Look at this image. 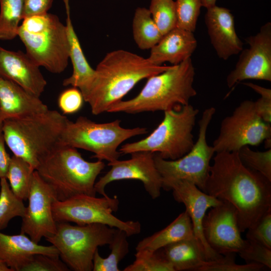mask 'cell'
Listing matches in <instances>:
<instances>
[{
  "instance_id": "42",
  "label": "cell",
  "mask_w": 271,
  "mask_h": 271,
  "mask_svg": "<svg viewBox=\"0 0 271 271\" xmlns=\"http://www.w3.org/2000/svg\"><path fill=\"white\" fill-rule=\"evenodd\" d=\"M5 141L3 132L0 133V179L6 178L11 161V157L5 149Z\"/></svg>"
},
{
  "instance_id": "25",
  "label": "cell",
  "mask_w": 271,
  "mask_h": 271,
  "mask_svg": "<svg viewBox=\"0 0 271 271\" xmlns=\"http://www.w3.org/2000/svg\"><path fill=\"white\" fill-rule=\"evenodd\" d=\"M193 237L192 223L185 210L165 228L140 241L136 250L153 252L170 244Z\"/></svg>"
},
{
  "instance_id": "35",
  "label": "cell",
  "mask_w": 271,
  "mask_h": 271,
  "mask_svg": "<svg viewBox=\"0 0 271 271\" xmlns=\"http://www.w3.org/2000/svg\"><path fill=\"white\" fill-rule=\"evenodd\" d=\"M235 253L222 255L211 260H206L198 271H260L266 268L264 265L254 262L237 264Z\"/></svg>"
},
{
  "instance_id": "1",
  "label": "cell",
  "mask_w": 271,
  "mask_h": 271,
  "mask_svg": "<svg viewBox=\"0 0 271 271\" xmlns=\"http://www.w3.org/2000/svg\"><path fill=\"white\" fill-rule=\"evenodd\" d=\"M204 192L235 208L241 233L271 210V181L246 167L238 152L216 153Z\"/></svg>"
},
{
  "instance_id": "36",
  "label": "cell",
  "mask_w": 271,
  "mask_h": 271,
  "mask_svg": "<svg viewBox=\"0 0 271 271\" xmlns=\"http://www.w3.org/2000/svg\"><path fill=\"white\" fill-rule=\"evenodd\" d=\"M70 269L59 256L35 254L29 257L20 271H68Z\"/></svg>"
},
{
  "instance_id": "18",
  "label": "cell",
  "mask_w": 271,
  "mask_h": 271,
  "mask_svg": "<svg viewBox=\"0 0 271 271\" xmlns=\"http://www.w3.org/2000/svg\"><path fill=\"white\" fill-rule=\"evenodd\" d=\"M39 67L26 53L8 50L0 46V76L38 97L47 85Z\"/></svg>"
},
{
  "instance_id": "26",
  "label": "cell",
  "mask_w": 271,
  "mask_h": 271,
  "mask_svg": "<svg viewBox=\"0 0 271 271\" xmlns=\"http://www.w3.org/2000/svg\"><path fill=\"white\" fill-rule=\"evenodd\" d=\"M134 40L140 49H151L161 39L163 35L157 27L149 9H136L132 21Z\"/></svg>"
},
{
  "instance_id": "27",
  "label": "cell",
  "mask_w": 271,
  "mask_h": 271,
  "mask_svg": "<svg viewBox=\"0 0 271 271\" xmlns=\"http://www.w3.org/2000/svg\"><path fill=\"white\" fill-rule=\"evenodd\" d=\"M128 237L126 232L115 228L112 239L108 244L110 252L106 258L101 257L96 250L93 259V271H119V262L129 251Z\"/></svg>"
},
{
  "instance_id": "38",
  "label": "cell",
  "mask_w": 271,
  "mask_h": 271,
  "mask_svg": "<svg viewBox=\"0 0 271 271\" xmlns=\"http://www.w3.org/2000/svg\"><path fill=\"white\" fill-rule=\"evenodd\" d=\"M247 230L246 239L257 241L271 248V210Z\"/></svg>"
},
{
  "instance_id": "41",
  "label": "cell",
  "mask_w": 271,
  "mask_h": 271,
  "mask_svg": "<svg viewBox=\"0 0 271 271\" xmlns=\"http://www.w3.org/2000/svg\"><path fill=\"white\" fill-rule=\"evenodd\" d=\"M53 0H24V18L48 13Z\"/></svg>"
},
{
  "instance_id": "22",
  "label": "cell",
  "mask_w": 271,
  "mask_h": 271,
  "mask_svg": "<svg viewBox=\"0 0 271 271\" xmlns=\"http://www.w3.org/2000/svg\"><path fill=\"white\" fill-rule=\"evenodd\" d=\"M35 254L59 256L58 250L52 245L39 244L22 233L8 235L0 231V260L12 271H20L29 257Z\"/></svg>"
},
{
  "instance_id": "8",
  "label": "cell",
  "mask_w": 271,
  "mask_h": 271,
  "mask_svg": "<svg viewBox=\"0 0 271 271\" xmlns=\"http://www.w3.org/2000/svg\"><path fill=\"white\" fill-rule=\"evenodd\" d=\"M121 121L116 119L97 123L85 116L75 121H67L60 137L59 145L81 149L93 153V158L108 163L118 160L119 146L132 137L147 133L145 127H123Z\"/></svg>"
},
{
  "instance_id": "24",
  "label": "cell",
  "mask_w": 271,
  "mask_h": 271,
  "mask_svg": "<svg viewBox=\"0 0 271 271\" xmlns=\"http://www.w3.org/2000/svg\"><path fill=\"white\" fill-rule=\"evenodd\" d=\"M174 271L196 270L207 260L195 237L168 245L158 250Z\"/></svg>"
},
{
  "instance_id": "21",
  "label": "cell",
  "mask_w": 271,
  "mask_h": 271,
  "mask_svg": "<svg viewBox=\"0 0 271 271\" xmlns=\"http://www.w3.org/2000/svg\"><path fill=\"white\" fill-rule=\"evenodd\" d=\"M197 46L193 32L176 27L164 35L151 49L148 59L158 65L166 62L177 65L191 58Z\"/></svg>"
},
{
  "instance_id": "31",
  "label": "cell",
  "mask_w": 271,
  "mask_h": 271,
  "mask_svg": "<svg viewBox=\"0 0 271 271\" xmlns=\"http://www.w3.org/2000/svg\"><path fill=\"white\" fill-rule=\"evenodd\" d=\"M149 10L163 35L176 27V7L174 0H151Z\"/></svg>"
},
{
  "instance_id": "32",
  "label": "cell",
  "mask_w": 271,
  "mask_h": 271,
  "mask_svg": "<svg viewBox=\"0 0 271 271\" xmlns=\"http://www.w3.org/2000/svg\"><path fill=\"white\" fill-rule=\"evenodd\" d=\"M242 163L248 168L258 172L271 181V149L255 151L244 146L238 152Z\"/></svg>"
},
{
  "instance_id": "6",
  "label": "cell",
  "mask_w": 271,
  "mask_h": 271,
  "mask_svg": "<svg viewBox=\"0 0 271 271\" xmlns=\"http://www.w3.org/2000/svg\"><path fill=\"white\" fill-rule=\"evenodd\" d=\"M18 36L26 53L39 67L56 74L67 68L69 49L66 27L56 15L47 13L24 18Z\"/></svg>"
},
{
  "instance_id": "23",
  "label": "cell",
  "mask_w": 271,
  "mask_h": 271,
  "mask_svg": "<svg viewBox=\"0 0 271 271\" xmlns=\"http://www.w3.org/2000/svg\"><path fill=\"white\" fill-rule=\"evenodd\" d=\"M66 14V27L69 44V57L72 66V75L63 81L64 86H71L78 88L81 92L91 83L95 74L87 61L79 39L74 29L70 17L69 0H63Z\"/></svg>"
},
{
  "instance_id": "2",
  "label": "cell",
  "mask_w": 271,
  "mask_h": 271,
  "mask_svg": "<svg viewBox=\"0 0 271 271\" xmlns=\"http://www.w3.org/2000/svg\"><path fill=\"white\" fill-rule=\"evenodd\" d=\"M170 67L156 65L129 51L114 50L98 64L92 81L81 93L92 113L97 115L121 100L139 82Z\"/></svg>"
},
{
  "instance_id": "39",
  "label": "cell",
  "mask_w": 271,
  "mask_h": 271,
  "mask_svg": "<svg viewBox=\"0 0 271 271\" xmlns=\"http://www.w3.org/2000/svg\"><path fill=\"white\" fill-rule=\"evenodd\" d=\"M84 98L81 91L72 87L62 91L58 98V105L63 114H73L83 106Z\"/></svg>"
},
{
  "instance_id": "19",
  "label": "cell",
  "mask_w": 271,
  "mask_h": 271,
  "mask_svg": "<svg viewBox=\"0 0 271 271\" xmlns=\"http://www.w3.org/2000/svg\"><path fill=\"white\" fill-rule=\"evenodd\" d=\"M204 21L211 43L219 58L226 60L239 54L243 43L236 32L234 16L229 9L217 5L207 9Z\"/></svg>"
},
{
  "instance_id": "10",
  "label": "cell",
  "mask_w": 271,
  "mask_h": 271,
  "mask_svg": "<svg viewBox=\"0 0 271 271\" xmlns=\"http://www.w3.org/2000/svg\"><path fill=\"white\" fill-rule=\"evenodd\" d=\"M119 203L116 196L96 197L80 194L63 201L56 200L53 203L52 212L57 223L73 222L79 225L102 224L122 230L128 237L139 234L141 225L138 221H123L113 214L117 210Z\"/></svg>"
},
{
  "instance_id": "15",
  "label": "cell",
  "mask_w": 271,
  "mask_h": 271,
  "mask_svg": "<svg viewBox=\"0 0 271 271\" xmlns=\"http://www.w3.org/2000/svg\"><path fill=\"white\" fill-rule=\"evenodd\" d=\"M130 154L131 158L128 160H117L108 163L110 169L95 184L96 193L106 196L105 188L110 183L122 180H136L142 182L152 199L158 198L163 182L155 165V153L142 151Z\"/></svg>"
},
{
  "instance_id": "44",
  "label": "cell",
  "mask_w": 271,
  "mask_h": 271,
  "mask_svg": "<svg viewBox=\"0 0 271 271\" xmlns=\"http://www.w3.org/2000/svg\"><path fill=\"white\" fill-rule=\"evenodd\" d=\"M0 271H12L3 262L0 260Z\"/></svg>"
},
{
  "instance_id": "34",
  "label": "cell",
  "mask_w": 271,
  "mask_h": 271,
  "mask_svg": "<svg viewBox=\"0 0 271 271\" xmlns=\"http://www.w3.org/2000/svg\"><path fill=\"white\" fill-rule=\"evenodd\" d=\"M176 27L194 32L203 7L200 0H176Z\"/></svg>"
},
{
  "instance_id": "37",
  "label": "cell",
  "mask_w": 271,
  "mask_h": 271,
  "mask_svg": "<svg viewBox=\"0 0 271 271\" xmlns=\"http://www.w3.org/2000/svg\"><path fill=\"white\" fill-rule=\"evenodd\" d=\"M246 263L261 264L271 268V248L248 239L244 240L243 245L238 253Z\"/></svg>"
},
{
  "instance_id": "40",
  "label": "cell",
  "mask_w": 271,
  "mask_h": 271,
  "mask_svg": "<svg viewBox=\"0 0 271 271\" xmlns=\"http://www.w3.org/2000/svg\"><path fill=\"white\" fill-rule=\"evenodd\" d=\"M244 85L249 87L260 95L254 101L255 110L262 120L267 123L271 122V89L258 85L246 82Z\"/></svg>"
},
{
  "instance_id": "33",
  "label": "cell",
  "mask_w": 271,
  "mask_h": 271,
  "mask_svg": "<svg viewBox=\"0 0 271 271\" xmlns=\"http://www.w3.org/2000/svg\"><path fill=\"white\" fill-rule=\"evenodd\" d=\"M123 271H174L172 266L157 250L136 251L134 261Z\"/></svg>"
},
{
  "instance_id": "29",
  "label": "cell",
  "mask_w": 271,
  "mask_h": 271,
  "mask_svg": "<svg viewBox=\"0 0 271 271\" xmlns=\"http://www.w3.org/2000/svg\"><path fill=\"white\" fill-rule=\"evenodd\" d=\"M34 169L23 159L11 157L6 179L13 193L22 200L28 198Z\"/></svg>"
},
{
  "instance_id": "9",
  "label": "cell",
  "mask_w": 271,
  "mask_h": 271,
  "mask_svg": "<svg viewBox=\"0 0 271 271\" xmlns=\"http://www.w3.org/2000/svg\"><path fill=\"white\" fill-rule=\"evenodd\" d=\"M115 230L102 224L72 225L58 222L55 233L45 239L56 248L70 269L91 271L95 252L98 247L110 243Z\"/></svg>"
},
{
  "instance_id": "45",
  "label": "cell",
  "mask_w": 271,
  "mask_h": 271,
  "mask_svg": "<svg viewBox=\"0 0 271 271\" xmlns=\"http://www.w3.org/2000/svg\"><path fill=\"white\" fill-rule=\"evenodd\" d=\"M3 121L0 118V133L2 132Z\"/></svg>"
},
{
  "instance_id": "3",
  "label": "cell",
  "mask_w": 271,
  "mask_h": 271,
  "mask_svg": "<svg viewBox=\"0 0 271 271\" xmlns=\"http://www.w3.org/2000/svg\"><path fill=\"white\" fill-rule=\"evenodd\" d=\"M194 77L195 69L189 58L149 77L136 97L116 102L107 112L136 114L165 111L177 105L188 104L190 99L197 94L193 86Z\"/></svg>"
},
{
  "instance_id": "5",
  "label": "cell",
  "mask_w": 271,
  "mask_h": 271,
  "mask_svg": "<svg viewBox=\"0 0 271 271\" xmlns=\"http://www.w3.org/2000/svg\"><path fill=\"white\" fill-rule=\"evenodd\" d=\"M104 167L102 161H87L77 149L59 145L40 161L36 170L57 200L63 201L80 194L96 196V180Z\"/></svg>"
},
{
  "instance_id": "17",
  "label": "cell",
  "mask_w": 271,
  "mask_h": 271,
  "mask_svg": "<svg viewBox=\"0 0 271 271\" xmlns=\"http://www.w3.org/2000/svg\"><path fill=\"white\" fill-rule=\"evenodd\" d=\"M162 189L172 190L175 200L184 204L192 223L194 234L204 252L207 260L222 256L208 244L203 235V221L208 209L220 204L222 201L199 189L194 184L184 180L163 183Z\"/></svg>"
},
{
  "instance_id": "16",
  "label": "cell",
  "mask_w": 271,
  "mask_h": 271,
  "mask_svg": "<svg viewBox=\"0 0 271 271\" xmlns=\"http://www.w3.org/2000/svg\"><path fill=\"white\" fill-rule=\"evenodd\" d=\"M202 226L207 243L217 253H238L242 248L244 239L241 236L236 210L230 203L222 201L210 208Z\"/></svg>"
},
{
  "instance_id": "28",
  "label": "cell",
  "mask_w": 271,
  "mask_h": 271,
  "mask_svg": "<svg viewBox=\"0 0 271 271\" xmlns=\"http://www.w3.org/2000/svg\"><path fill=\"white\" fill-rule=\"evenodd\" d=\"M23 19L24 0H0V40L17 37Z\"/></svg>"
},
{
  "instance_id": "11",
  "label": "cell",
  "mask_w": 271,
  "mask_h": 271,
  "mask_svg": "<svg viewBox=\"0 0 271 271\" xmlns=\"http://www.w3.org/2000/svg\"><path fill=\"white\" fill-rule=\"evenodd\" d=\"M215 108H206L199 121V133L197 141L191 149L182 157L174 160H166L155 153L154 160L163 183L184 180L194 184L204 192L209 173L210 162L215 153L207 142L208 126L215 113Z\"/></svg>"
},
{
  "instance_id": "4",
  "label": "cell",
  "mask_w": 271,
  "mask_h": 271,
  "mask_svg": "<svg viewBox=\"0 0 271 271\" xmlns=\"http://www.w3.org/2000/svg\"><path fill=\"white\" fill-rule=\"evenodd\" d=\"M68 118L56 110H49L3 121L5 143L14 156L35 170L41 160L59 145Z\"/></svg>"
},
{
  "instance_id": "7",
  "label": "cell",
  "mask_w": 271,
  "mask_h": 271,
  "mask_svg": "<svg viewBox=\"0 0 271 271\" xmlns=\"http://www.w3.org/2000/svg\"><path fill=\"white\" fill-rule=\"evenodd\" d=\"M164 112L162 121L150 135L140 141L122 145L119 152L130 154L149 152L170 160L187 154L195 143L192 131L199 110L188 104L177 105Z\"/></svg>"
},
{
  "instance_id": "14",
  "label": "cell",
  "mask_w": 271,
  "mask_h": 271,
  "mask_svg": "<svg viewBox=\"0 0 271 271\" xmlns=\"http://www.w3.org/2000/svg\"><path fill=\"white\" fill-rule=\"evenodd\" d=\"M244 40L249 47L239 53L234 68L227 76L229 88L247 79L271 81V23Z\"/></svg>"
},
{
  "instance_id": "20",
  "label": "cell",
  "mask_w": 271,
  "mask_h": 271,
  "mask_svg": "<svg viewBox=\"0 0 271 271\" xmlns=\"http://www.w3.org/2000/svg\"><path fill=\"white\" fill-rule=\"evenodd\" d=\"M48 109L39 97L13 81L0 76V118L3 121Z\"/></svg>"
},
{
  "instance_id": "30",
  "label": "cell",
  "mask_w": 271,
  "mask_h": 271,
  "mask_svg": "<svg viewBox=\"0 0 271 271\" xmlns=\"http://www.w3.org/2000/svg\"><path fill=\"white\" fill-rule=\"evenodd\" d=\"M0 231L6 228L11 220L22 218L26 208L23 200L11 190L6 178L0 179Z\"/></svg>"
},
{
  "instance_id": "12",
  "label": "cell",
  "mask_w": 271,
  "mask_h": 271,
  "mask_svg": "<svg viewBox=\"0 0 271 271\" xmlns=\"http://www.w3.org/2000/svg\"><path fill=\"white\" fill-rule=\"evenodd\" d=\"M270 138V123L258 115L254 101L245 100L222 120L212 147L215 153L238 152L244 146H256L265 142V147L269 149Z\"/></svg>"
},
{
  "instance_id": "13",
  "label": "cell",
  "mask_w": 271,
  "mask_h": 271,
  "mask_svg": "<svg viewBox=\"0 0 271 271\" xmlns=\"http://www.w3.org/2000/svg\"><path fill=\"white\" fill-rule=\"evenodd\" d=\"M21 233L39 243L43 237L54 234L57 222L54 220L52 205L57 200L52 188L40 176L36 170L33 174Z\"/></svg>"
},
{
  "instance_id": "43",
  "label": "cell",
  "mask_w": 271,
  "mask_h": 271,
  "mask_svg": "<svg viewBox=\"0 0 271 271\" xmlns=\"http://www.w3.org/2000/svg\"><path fill=\"white\" fill-rule=\"evenodd\" d=\"M217 0H200L203 7L206 9L216 5Z\"/></svg>"
}]
</instances>
